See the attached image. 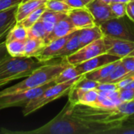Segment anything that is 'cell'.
I'll list each match as a JSON object with an SVG mask.
<instances>
[{
    "mask_svg": "<svg viewBox=\"0 0 134 134\" xmlns=\"http://www.w3.org/2000/svg\"><path fill=\"white\" fill-rule=\"evenodd\" d=\"M3 133L10 134H97L106 133L107 130L92 123L75 114L69 101L52 120L32 130H9L2 129Z\"/></svg>",
    "mask_w": 134,
    "mask_h": 134,
    "instance_id": "6da1fadb",
    "label": "cell"
},
{
    "mask_svg": "<svg viewBox=\"0 0 134 134\" xmlns=\"http://www.w3.org/2000/svg\"><path fill=\"white\" fill-rule=\"evenodd\" d=\"M70 64L65 58H62L59 63H50L49 61L39 68L26 77L25 79L0 91V97L17 93L27 90L37 88L54 81L57 76Z\"/></svg>",
    "mask_w": 134,
    "mask_h": 134,
    "instance_id": "7a4b0ae2",
    "label": "cell"
},
{
    "mask_svg": "<svg viewBox=\"0 0 134 134\" xmlns=\"http://www.w3.org/2000/svg\"><path fill=\"white\" fill-rule=\"evenodd\" d=\"M46 63L47 62L39 61L34 57L8 56L0 62V86L13 80L26 78Z\"/></svg>",
    "mask_w": 134,
    "mask_h": 134,
    "instance_id": "3957f363",
    "label": "cell"
},
{
    "mask_svg": "<svg viewBox=\"0 0 134 134\" xmlns=\"http://www.w3.org/2000/svg\"><path fill=\"white\" fill-rule=\"evenodd\" d=\"M81 77L62 83L53 84L39 96L32 99L26 106L24 107V109L22 111L23 115L24 117L27 116L30 114L42 108L45 105L48 104L49 103H51L52 101L60 98L66 94H68L71 87Z\"/></svg>",
    "mask_w": 134,
    "mask_h": 134,
    "instance_id": "277c9868",
    "label": "cell"
},
{
    "mask_svg": "<svg viewBox=\"0 0 134 134\" xmlns=\"http://www.w3.org/2000/svg\"><path fill=\"white\" fill-rule=\"evenodd\" d=\"M104 36L134 41V29L123 17H114L99 24Z\"/></svg>",
    "mask_w": 134,
    "mask_h": 134,
    "instance_id": "5b68a950",
    "label": "cell"
},
{
    "mask_svg": "<svg viewBox=\"0 0 134 134\" xmlns=\"http://www.w3.org/2000/svg\"><path fill=\"white\" fill-rule=\"evenodd\" d=\"M53 84H54L53 81L37 88L27 90L11 95L0 97V110L12 107H24L32 99L39 96Z\"/></svg>",
    "mask_w": 134,
    "mask_h": 134,
    "instance_id": "8992f818",
    "label": "cell"
},
{
    "mask_svg": "<svg viewBox=\"0 0 134 134\" xmlns=\"http://www.w3.org/2000/svg\"><path fill=\"white\" fill-rule=\"evenodd\" d=\"M107 49L104 39H97L83 47L79 49L75 53L65 57L68 64L71 65H77L90 59H92L98 55L106 53Z\"/></svg>",
    "mask_w": 134,
    "mask_h": 134,
    "instance_id": "52a82bcc",
    "label": "cell"
},
{
    "mask_svg": "<svg viewBox=\"0 0 134 134\" xmlns=\"http://www.w3.org/2000/svg\"><path fill=\"white\" fill-rule=\"evenodd\" d=\"M106 46V53L122 58L129 56L134 50V41L113 38L107 36L103 37Z\"/></svg>",
    "mask_w": 134,
    "mask_h": 134,
    "instance_id": "ba28073f",
    "label": "cell"
},
{
    "mask_svg": "<svg viewBox=\"0 0 134 134\" xmlns=\"http://www.w3.org/2000/svg\"><path fill=\"white\" fill-rule=\"evenodd\" d=\"M121 58L119 57L109 54L108 53H102L98 55L92 59H90L86 61H84L81 64L75 65V68L80 75H83L86 73L92 71L97 68H99L102 66H104L108 64L112 63L114 61L119 60Z\"/></svg>",
    "mask_w": 134,
    "mask_h": 134,
    "instance_id": "9c48e42d",
    "label": "cell"
},
{
    "mask_svg": "<svg viewBox=\"0 0 134 134\" xmlns=\"http://www.w3.org/2000/svg\"><path fill=\"white\" fill-rule=\"evenodd\" d=\"M67 15L76 30L90 27L96 25L93 15L86 6L82 8L71 9Z\"/></svg>",
    "mask_w": 134,
    "mask_h": 134,
    "instance_id": "30bf717a",
    "label": "cell"
},
{
    "mask_svg": "<svg viewBox=\"0 0 134 134\" xmlns=\"http://www.w3.org/2000/svg\"><path fill=\"white\" fill-rule=\"evenodd\" d=\"M74 32L47 43L46 46L42 49V50L38 54H37L35 58L42 62H49L53 59H56L57 55L62 49L65 43L71 37Z\"/></svg>",
    "mask_w": 134,
    "mask_h": 134,
    "instance_id": "8fae6325",
    "label": "cell"
},
{
    "mask_svg": "<svg viewBox=\"0 0 134 134\" xmlns=\"http://www.w3.org/2000/svg\"><path fill=\"white\" fill-rule=\"evenodd\" d=\"M86 7L93 15L95 23L97 25L115 17L111 9L110 5L101 2L100 0H93L87 3Z\"/></svg>",
    "mask_w": 134,
    "mask_h": 134,
    "instance_id": "7c38bea8",
    "label": "cell"
},
{
    "mask_svg": "<svg viewBox=\"0 0 134 134\" xmlns=\"http://www.w3.org/2000/svg\"><path fill=\"white\" fill-rule=\"evenodd\" d=\"M75 31L77 30L74 27L68 16L66 15L57 22V24L55 25L52 31L45 38V42L47 44L55 39L64 37Z\"/></svg>",
    "mask_w": 134,
    "mask_h": 134,
    "instance_id": "4fadbf2b",
    "label": "cell"
},
{
    "mask_svg": "<svg viewBox=\"0 0 134 134\" xmlns=\"http://www.w3.org/2000/svg\"><path fill=\"white\" fill-rule=\"evenodd\" d=\"M16 7L17 5L0 12V40H2L3 38H5L9 31L16 23Z\"/></svg>",
    "mask_w": 134,
    "mask_h": 134,
    "instance_id": "5bb4252c",
    "label": "cell"
},
{
    "mask_svg": "<svg viewBox=\"0 0 134 134\" xmlns=\"http://www.w3.org/2000/svg\"><path fill=\"white\" fill-rule=\"evenodd\" d=\"M104 37L103 32L99 27L96 24L93 27H86L79 30V39L80 48L83 47L97 39L102 38Z\"/></svg>",
    "mask_w": 134,
    "mask_h": 134,
    "instance_id": "9a60e30c",
    "label": "cell"
},
{
    "mask_svg": "<svg viewBox=\"0 0 134 134\" xmlns=\"http://www.w3.org/2000/svg\"><path fill=\"white\" fill-rule=\"evenodd\" d=\"M47 0H28L21 2L16 7V20L20 22L31 13L35 11L38 7L46 4Z\"/></svg>",
    "mask_w": 134,
    "mask_h": 134,
    "instance_id": "2e32d148",
    "label": "cell"
},
{
    "mask_svg": "<svg viewBox=\"0 0 134 134\" xmlns=\"http://www.w3.org/2000/svg\"><path fill=\"white\" fill-rule=\"evenodd\" d=\"M67 14L59 12H54L49 9H46L44 13H42L40 20H42L45 29L46 31L47 35L52 31L55 25L57 24V22L62 19L64 16H65Z\"/></svg>",
    "mask_w": 134,
    "mask_h": 134,
    "instance_id": "e0dca14e",
    "label": "cell"
},
{
    "mask_svg": "<svg viewBox=\"0 0 134 134\" xmlns=\"http://www.w3.org/2000/svg\"><path fill=\"white\" fill-rule=\"evenodd\" d=\"M46 43L44 39L38 38H27L25 40L24 46V57H35L42 49L46 46Z\"/></svg>",
    "mask_w": 134,
    "mask_h": 134,
    "instance_id": "ac0fdd59",
    "label": "cell"
},
{
    "mask_svg": "<svg viewBox=\"0 0 134 134\" xmlns=\"http://www.w3.org/2000/svg\"><path fill=\"white\" fill-rule=\"evenodd\" d=\"M79 49H80V45H79V30H77L73 33L71 37L68 40L64 46L57 55L56 59L65 58L70 56L71 54L75 53Z\"/></svg>",
    "mask_w": 134,
    "mask_h": 134,
    "instance_id": "d6986e66",
    "label": "cell"
},
{
    "mask_svg": "<svg viewBox=\"0 0 134 134\" xmlns=\"http://www.w3.org/2000/svg\"><path fill=\"white\" fill-rule=\"evenodd\" d=\"M120 60L114 61L112 63L108 64L104 66H102L99 68H97L92 71H90L88 73H86L84 75V76L89 79L93 80V81H97V82H100L102 79H104V78H106L110 72L114 69V68L119 63Z\"/></svg>",
    "mask_w": 134,
    "mask_h": 134,
    "instance_id": "ffe728a7",
    "label": "cell"
},
{
    "mask_svg": "<svg viewBox=\"0 0 134 134\" xmlns=\"http://www.w3.org/2000/svg\"><path fill=\"white\" fill-rule=\"evenodd\" d=\"M27 38V29L24 27L20 22H16L7 33L5 41L7 42L12 40H26Z\"/></svg>",
    "mask_w": 134,
    "mask_h": 134,
    "instance_id": "44dd1931",
    "label": "cell"
},
{
    "mask_svg": "<svg viewBox=\"0 0 134 134\" xmlns=\"http://www.w3.org/2000/svg\"><path fill=\"white\" fill-rule=\"evenodd\" d=\"M127 73H128V71L122 65V64L121 62V59H120L119 63L114 68V69L110 72V74L106 78H104V79L100 81L99 82H100V83H117L121 79H122V78Z\"/></svg>",
    "mask_w": 134,
    "mask_h": 134,
    "instance_id": "7402d4cb",
    "label": "cell"
},
{
    "mask_svg": "<svg viewBox=\"0 0 134 134\" xmlns=\"http://www.w3.org/2000/svg\"><path fill=\"white\" fill-rule=\"evenodd\" d=\"M82 75H80L79 74V72L77 71L74 65L69 64L66 68H64L57 76V78L54 79V83L55 84H58V83H62V82H65L77 78L81 77Z\"/></svg>",
    "mask_w": 134,
    "mask_h": 134,
    "instance_id": "603a6c76",
    "label": "cell"
},
{
    "mask_svg": "<svg viewBox=\"0 0 134 134\" xmlns=\"http://www.w3.org/2000/svg\"><path fill=\"white\" fill-rule=\"evenodd\" d=\"M6 49L12 57H24L25 40H12L5 42Z\"/></svg>",
    "mask_w": 134,
    "mask_h": 134,
    "instance_id": "cb8c5ba5",
    "label": "cell"
},
{
    "mask_svg": "<svg viewBox=\"0 0 134 134\" xmlns=\"http://www.w3.org/2000/svg\"><path fill=\"white\" fill-rule=\"evenodd\" d=\"M108 134H134V117H127L119 126L109 131Z\"/></svg>",
    "mask_w": 134,
    "mask_h": 134,
    "instance_id": "d4e9b609",
    "label": "cell"
},
{
    "mask_svg": "<svg viewBox=\"0 0 134 134\" xmlns=\"http://www.w3.org/2000/svg\"><path fill=\"white\" fill-rule=\"evenodd\" d=\"M46 9V4L38 7V9H36L35 11H33L32 13H31L27 16H26L23 20H21L20 23L25 27L27 29L30 28L35 23H36L38 20H40L42 13H44V11Z\"/></svg>",
    "mask_w": 134,
    "mask_h": 134,
    "instance_id": "484cf974",
    "label": "cell"
},
{
    "mask_svg": "<svg viewBox=\"0 0 134 134\" xmlns=\"http://www.w3.org/2000/svg\"><path fill=\"white\" fill-rule=\"evenodd\" d=\"M46 9L68 14L71 8L62 0H47L46 2Z\"/></svg>",
    "mask_w": 134,
    "mask_h": 134,
    "instance_id": "4316f807",
    "label": "cell"
},
{
    "mask_svg": "<svg viewBox=\"0 0 134 134\" xmlns=\"http://www.w3.org/2000/svg\"><path fill=\"white\" fill-rule=\"evenodd\" d=\"M27 31H28V38H38L45 40V38L47 36L46 31L41 20L35 23L30 28L27 29Z\"/></svg>",
    "mask_w": 134,
    "mask_h": 134,
    "instance_id": "83f0119b",
    "label": "cell"
},
{
    "mask_svg": "<svg viewBox=\"0 0 134 134\" xmlns=\"http://www.w3.org/2000/svg\"><path fill=\"white\" fill-rule=\"evenodd\" d=\"M99 85V82L89 79L84 76V75L74 84V86L82 90L87 91L90 90H97Z\"/></svg>",
    "mask_w": 134,
    "mask_h": 134,
    "instance_id": "f1b7e54d",
    "label": "cell"
},
{
    "mask_svg": "<svg viewBox=\"0 0 134 134\" xmlns=\"http://www.w3.org/2000/svg\"><path fill=\"white\" fill-rule=\"evenodd\" d=\"M115 109L119 113L126 115V116H132L134 115V99L120 103Z\"/></svg>",
    "mask_w": 134,
    "mask_h": 134,
    "instance_id": "f546056e",
    "label": "cell"
},
{
    "mask_svg": "<svg viewBox=\"0 0 134 134\" xmlns=\"http://www.w3.org/2000/svg\"><path fill=\"white\" fill-rule=\"evenodd\" d=\"M119 104H117L114 100L99 94L95 107L105 108V109H113V108H115Z\"/></svg>",
    "mask_w": 134,
    "mask_h": 134,
    "instance_id": "4dcf8cb0",
    "label": "cell"
},
{
    "mask_svg": "<svg viewBox=\"0 0 134 134\" xmlns=\"http://www.w3.org/2000/svg\"><path fill=\"white\" fill-rule=\"evenodd\" d=\"M126 3H122V2H112L111 3H110V7L115 17L121 18V17H124L125 16H126Z\"/></svg>",
    "mask_w": 134,
    "mask_h": 134,
    "instance_id": "1f68e13d",
    "label": "cell"
},
{
    "mask_svg": "<svg viewBox=\"0 0 134 134\" xmlns=\"http://www.w3.org/2000/svg\"><path fill=\"white\" fill-rule=\"evenodd\" d=\"M119 92L121 102H126L134 99V89L122 88L119 90Z\"/></svg>",
    "mask_w": 134,
    "mask_h": 134,
    "instance_id": "d6a6232c",
    "label": "cell"
},
{
    "mask_svg": "<svg viewBox=\"0 0 134 134\" xmlns=\"http://www.w3.org/2000/svg\"><path fill=\"white\" fill-rule=\"evenodd\" d=\"M121 62L128 72L134 71V56H126L121 58Z\"/></svg>",
    "mask_w": 134,
    "mask_h": 134,
    "instance_id": "836d02e7",
    "label": "cell"
},
{
    "mask_svg": "<svg viewBox=\"0 0 134 134\" xmlns=\"http://www.w3.org/2000/svg\"><path fill=\"white\" fill-rule=\"evenodd\" d=\"M22 0H0V12L18 5Z\"/></svg>",
    "mask_w": 134,
    "mask_h": 134,
    "instance_id": "e575fe53",
    "label": "cell"
},
{
    "mask_svg": "<svg viewBox=\"0 0 134 134\" xmlns=\"http://www.w3.org/2000/svg\"><path fill=\"white\" fill-rule=\"evenodd\" d=\"M98 91H113V90H118L119 88L115 83H100L99 82V85L97 88Z\"/></svg>",
    "mask_w": 134,
    "mask_h": 134,
    "instance_id": "d590c367",
    "label": "cell"
},
{
    "mask_svg": "<svg viewBox=\"0 0 134 134\" xmlns=\"http://www.w3.org/2000/svg\"><path fill=\"white\" fill-rule=\"evenodd\" d=\"M126 15L134 23V0H130L126 5Z\"/></svg>",
    "mask_w": 134,
    "mask_h": 134,
    "instance_id": "8d00e7d4",
    "label": "cell"
},
{
    "mask_svg": "<svg viewBox=\"0 0 134 134\" xmlns=\"http://www.w3.org/2000/svg\"><path fill=\"white\" fill-rule=\"evenodd\" d=\"M71 9L82 8L86 6V3L82 0H62Z\"/></svg>",
    "mask_w": 134,
    "mask_h": 134,
    "instance_id": "74e56055",
    "label": "cell"
},
{
    "mask_svg": "<svg viewBox=\"0 0 134 134\" xmlns=\"http://www.w3.org/2000/svg\"><path fill=\"white\" fill-rule=\"evenodd\" d=\"M9 56L7 49H6V43L5 41L0 42V62L2 61L5 58Z\"/></svg>",
    "mask_w": 134,
    "mask_h": 134,
    "instance_id": "f35d334b",
    "label": "cell"
},
{
    "mask_svg": "<svg viewBox=\"0 0 134 134\" xmlns=\"http://www.w3.org/2000/svg\"><path fill=\"white\" fill-rule=\"evenodd\" d=\"M130 1V0H112V2H122V3H127Z\"/></svg>",
    "mask_w": 134,
    "mask_h": 134,
    "instance_id": "ab89813d",
    "label": "cell"
},
{
    "mask_svg": "<svg viewBox=\"0 0 134 134\" xmlns=\"http://www.w3.org/2000/svg\"><path fill=\"white\" fill-rule=\"evenodd\" d=\"M100 1L104 2V3H106V4H109V5H110V3L112 2V0H100Z\"/></svg>",
    "mask_w": 134,
    "mask_h": 134,
    "instance_id": "60d3db41",
    "label": "cell"
},
{
    "mask_svg": "<svg viewBox=\"0 0 134 134\" xmlns=\"http://www.w3.org/2000/svg\"><path fill=\"white\" fill-rule=\"evenodd\" d=\"M85 3H86V5L87 4V3H89V2H90L91 1H93V0H82Z\"/></svg>",
    "mask_w": 134,
    "mask_h": 134,
    "instance_id": "b9f144b4",
    "label": "cell"
},
{
    "mask_svg": "<svg viewBox=\"0 0 134 134\" xmlns=\"http://www.w3.org/2000/svg\"><path fill=\"white\" fill-rule=\"evenodd\" d=\"M26 1H28V0H22V2H26Z\"/></svg>",
    "mask_w": 134,
    "mask_h": 134,
    "instance_id": "7bdbcfd3",
    "label": "cell"
}]
</instances>
